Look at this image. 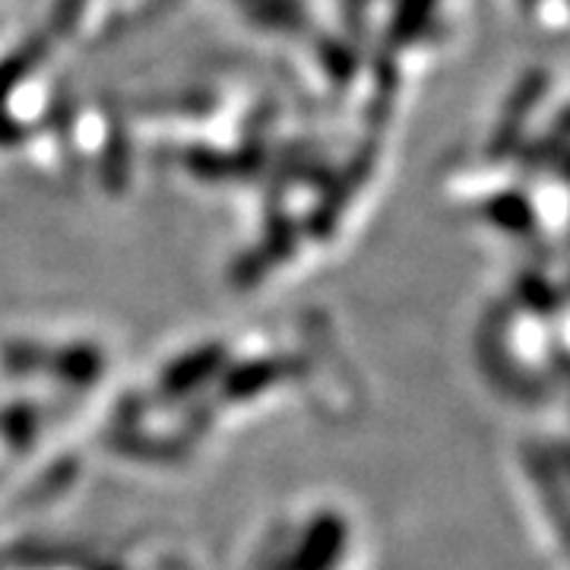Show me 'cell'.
Segmentation results:
<instances>
[{"label": "cell", "mask_w": 570, "mask_h": 570, "mask_svg": "<svg viewBox=\"0 0 570 570\" xmlns=\"http://www.w3.org/2000/svg\"><path fill=\"white\" fill-rule=\"evenodd\" d=\"M355 523L340 504H311L283 513L250 549L247 570H348Z\"/></svg>", "instance_id": "6da1fadb"}, {"label": "cell", "mask_w": 570, "mask_h": 570, "mask_svg": "<svg viewBox=\"0 0 570 570\" xmlns=\"http://www.w3.org/2000/svg\"><path fill=\"white\" fill-rule=\"evenodd\" d=\"M153 551L140 546H58V549L7 551L0 570H165V561L149 564Z\"/></svg>", "instance_id": "7a4b0ae2"}, {"label": "cell", "mask_w": 570, "mask_h": 570, "mask_svg": "<svg viewBox=\"0 0 570 570\" xmlns=\"http://www.w3.org/2000/svg\"><path fill=\"white\" fill-rule=\"evenodd\" d=\"M546 89H549V73H542V70H535V73L520 80L517 92L510 96L508 108H504V115H501V124H498L494 137H491V156H494V159H504V156L513 153L523 124H527V118L532 115V108L542 99Z\"/></svg>", "instance_id": "3957f363"}, {"label": "cell", "mask_w": 570, "mask_h": 570, "mask_svg": "<svg viewBox=\"0 0 570 570\" xmlns=\"http://www.w3.org/2000/svg\"><path fill=\"white\" fill-rule=\"evenodd\" d=\"M371 163H374V153L367 149L362 156H355L352 165H348V175L346 178H340V181L333 184L330 190H326V200L317 209H314V216H311V232L317 235V238H326L336 223H340V213L346 209V200L362 187V181L367 178V171H371Z\"/></svg>", "instance_id": "277c9868"}, {"label": "cell", "mask_w": 570, "mask_h": 570, "mask_svg": "<svg viewBox=\"0 0 570 570\" xmlns=\"http://www.w3.org/2000/svg\"><path fill=\"white\" fill-rule=\"evenodd\" d=\"M438 3L441 0H396L387 26L390 45L393 48H406L412 41L422 39L431 29L434 17H438Z\"/></svg>", "instance_id": "5b68a950"}, {"label": "cell", "mask_w": 570, "mask_h": 570, "mask_svg": "<svg viewBox=\"0 0 570 570\" xmlns=\"http://www.w3.org/2000/svg\"><path fill=\"white\" fill-rule=\"evenodd\" d=\"M482 213H485V219L491 225H498L501 232L517 235V238H527V235L535 232V213H532L530 200L523 194H517V190H508V194H498V197L485 200Z\"/></svg>", "instance_id": "8992f818"}, {"label": "cell", "mask_w": 570, "mask_h": 570, "mask_svg": "<svg viewBox=\"0 0 570 570\" xmlns=\"http://www.w3.org/2000/svg\"><path fill=\"white\" fill-rule=\"evenodd\" d=\"M45 55H48V41L36 36V39L22 41L13 55H7L0 61V111H3V102L10 99V92L45 61Z\"/></svg>", "instance_id": "52a82bcc"}, {"label": "cell", "mask_w": 570, "mask_h": 570, "mask_svg": "<svg viewBox=\"0 0 570 570\" xmlns=\"http://www.w3.org/2000/svg\"><path fill=\"white\" fill-rule=\"evenodd\" d=\"M80 10L82 0H58V7H55V26H58L61 32H70L77 17H80Z\"/></svg>", "instance_id": "ba28073f"}, {"label": "cell", "mask_w": 570, "mask_h": 570, "mask_svg": "<svg viewBox=\"0 0 570 570\" xmlns=\"http://www.w3.org/2000/svg\"><path fill=\"white\" fill-rule=\"evenodd\" d=\"M26 137H29L26 124L10 121V118L0 115V149H10V146H17V142H22Z\"/></svg>", "instance_id": "9c48e42d"}, {"label": "cell", "mask_w": 570, "mask_h": 570, "mask_svg": "<svg viewBox=\"0 0 570 570\" xmlns=\"http://www.w3.org/2000/svg\"><path fill=\"white\" fill-rule=\"evenodd\" d=\"M520 3H523V7H527V10H532V7H535V3H539V0H520Z\"/></svg>", "instance_id": "30bf717a"}]
</instances>
